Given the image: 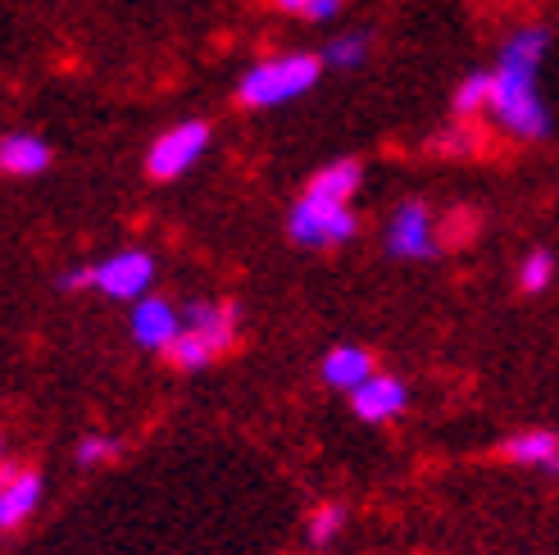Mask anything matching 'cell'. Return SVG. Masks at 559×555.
Instances as JSON below:
<instances>
[{
	"instance_id": "obj_25",
	"label": "cell",
	"mask_w": 559,
	"mask_h": 555,
	"mask_svg": "<svg viewBox=\"0 0 559 555\" xmlns=\"http://www.w3.org/2000/svg\"><path fill=\"white\" fill-rule=\"evenodd\" d=\"M10 474H14V469H0V487H5V483H10Z\"/></svg>"
},
{
	"instance_id": "obj_11",
	"label": "cell",
	"mask_w": 559,
	"mask_h": 555,
	"mask_svg": "<svg viewBox=\"0 0 559 555\" xmlns=\"http://www.w3.org/2000/svg\"><path fill=\"white\" fill-rule=\"evenodd\" d=\"M365 182V169H359V160H337V164H323V169L305 182V197L314 201H332V205H350V197Z\"/></svg>"
},
{
	"instance_id": "obj_26",
	"label": "cell",
	"mask_w": 559,
	"mask_h": 555,
	"mask_svg": "<svg viewBox=\"0 0 559 555\" xmlns=\"http://www.w3.org/2000/svg\"><path fill=\"white\" fill-rule=\"evenodd\" d=\"M0 456H5V437H0Z\"/></svg>"
},
{
	"instance_id": "obj_10",
	"label": "cell",
	"mask_w": 559,
	"mask_h": 555,
	"mask_svg": "<svg viewBox=\"0 0 559 555\" xmlns=\"http://www.w3.org/2000/svg\"><path fill=\"white\" fill-rule=\"evenodd\" d=\"M37 506H41V479L33 474V469H14L10 483L0 487V533L19 529Z\"/></svg>"
},
{
	"instance_id": "obj_13",
	"label": "cell",
	"mask_w": 559,
	"mask_h": 555,
	"mask_svg": "<svg viewBox=\"0 0 559 555\" xmlns=\"http://www.w3.org/2000/svg\"><path fill=\"white\" fill-rule=\"evenodd\" d=\"M373 355L365 346H337L323 355V382L337 387V392H355V387H365L373 378Z\"/></svg>"
},
{
	"instance_id": "obj_15",
	"label": "cell",
	"mask_w": 559,
	"mask_h": 555,
	"mask_svg": "<svg viewBox=\"0 0 559 555\" xmlns=\"http://www.w3.org/2000/svg\"><path fill=\"white\" fill-rule=\"evenodd\" d=\"M164 355H169V359H174V369H182V374H201V369H210L214 359H218V351L201 338V332H191V328H182V332H178V342L164 351Z\"/></svg>"
},
{
	"instance_id": "obj_24",
	"label": "cell",
	"mask_w": 559,
	"mask_h": 555,
	"mask_svg": "<svg viewBox=\"0 0 559 555\" xmlns=\"http://www.w3.org/2000/svg\"><path fill=\"white\" fill-rule=\"evenodd\" d=\"M273 10H283V14H305V5H310V0H269Z\"/></svg>"
},
{
	"instance_id": "obj_23",
	"label": "cell",
	"mask_w": 559,
	"mask_h": 555,
	"mask_svg": "<svg viewBox=\"0 0 559 555\" xmlns=\"http://www.w3.org/2000/svg\"><path fill=\"white\" fill-rule=\"evenodd\" d=\"M60 292H82V287H92V269H69L60 273V283H55Z\"/></svg>"
},
{
	"instance_id": "obj_18",
	"label": "cell",
	"mask_w": 559,
	"mask_h": 555,
	"mask_svg": "<svg viewBox=\"0 0 559 555\" xmlns=\"http://www.w3.org/2000/svg\"><path fill=\"white\" fill-rule=\"evenodd\" d=\"M550 283H555V256H550V251H527L523 264H519V287H523L527 296H537V292H546Z\"/></svg>"
},
{
	"instance_id": "obj_16",
	"label": "cell",
	"mask_w": 559,
	"mask_h": 555,
	"mask_svg": "<svg viewBox=\"0 0 559 555\" xmlns=\"http://www.w3.org/2000/svg\"><path fill=\"white\" fill-rule=\"evenodd\" d=\"M455 115L460 119H478L483 109L491 105V73H468L460 87H455Z\"/></svg>"
},
{
	"instance_id": "obj_6",
	"label": "cell",
	"mask_w": 559,
	"mask_h": 555,
	"mask_svg": "<svg viewBox=\"0 0 559 555\" xmlns=\"http://www.w3.org/2000/svg\"><path fill=\"white\" fill-rule=\"evenodd\" d=\"M441 241L432 228V210L424 201H405L386 224V256L391 260H437Z\"/></svg>"
},
{
	"instance_id": "obj_22",
	"label": "cell",
	"mask_w": 559,
	"mask_h": 555,
	"mask_svg": "<svg viewBox=\"0 0 559 555\" xmlns=\"http://www.w3.org/2000/svg\"><path fill=\"white\" fill-rule=\"evenodd\" d=\"M337 10H342V0H310V5H305V19L328 23V19H337Z\"/></svg>"
},
{
	"instance_id": "obj_9",
	"label": "cell",
	"mask_w": 559,
	"mask_h": 555,
	"mask_svg": "<svg viewBox=\"0 0 559 555\" xmlns=\"http://www.w3.org/2000/svg\"><path fill=\"white\" fill-rule=\"evenodd\" d=\"M182 323H187L191 332H201V338H205L218 355L237 342V305H233V300H195V305H187Z\"/></svg>"
},
{
	"instance_id": "obj_12",
	"label": "cell",
	"mask_w": 559,
	"mask_h": 555,
	"mask_svg": "<svg viewBox=\"0 0 559 555\" xmlns=\"http://www.w3.org/2000/svg\"><path fill=\"white\" fill-rule=\"evenodd\" d=\"M50 164V146L33 132H10L0 137V174L10 178H33Z\"/></svg>"
},
{
	"instance_id": "obj_2",
	"label": "cell",
	"mask_w": 559,
	"mask_h": 555,
	"mask_svg": "<svg viewBox=\"0 0 559 555\" xmlns=\"http://www.w3.org/2000/svg\"><path fill=\"white\" fill-rule=\"evenodd\" d=\"M323 60L319 55H277V60H260L255 69H246L237 82V101L246 109H273L305 96L319 82Z\"/></svg>"
},
{
	"instance_id": "obj_4",
	"label": "cell",
	"mask_w": 559,
	"mask_h": 555,
	"mask_svg": "<svg viewBox=\"0 0 559 555\" xmlns=\"http://www.w3.org/2000/svg\"><path fill=\"white\" fill-rule=\"evenodd\" d=\"M210 151V123L205 119H187V123H174L169 132H159L151 151H146V174L155 182H174L182 178L195 160Z\"/></svg>"
},
{
	"instance_id": "obj_1",
	"label": "cell",
	"mask_w": 559,
	"mask_h": 555,
	"mask_svg": "<svg viewBox=\"0 0 559 555\" xmlns=\"http://www.w3.org/2000/svg\"><path fill=\"white\" fill-rule=\"evenodd\" d=\"M550 33L546 27H523L500 50V64L491 69V115L519 142H542L550 132V109L537 92V69L546 60Z\"/></svg>"
},
{
	"instance_id": "obj_14",
	"label": "cell",
	"mask_w": 559,
	"mask_h": 555,
	"mask_svg": "<svg viewBox=\"0 0 559 555\" xmlns=\"http://www.w3.org/2000/svg\"><path fill=\"white\" fill-rule=\"evenodd\" d=\"M500 456L514 460V464H546L550 469L559 456V437L546 428H527V433H514L506 447H500Z\"/></svg>"
},
{
	"instance_id": "obj_8",
	"label": "cell",
	"mask_w": 559,
	"mask_h": 555,
	"mask_svg": "<svg viewBox=\"0 0 559 555\" xmlns=\"http://www.w3.org/2000/svg\"><path fill=\"white\" fill-rule=\"evenodd\" d=\"M350 405H355V414L365 424H386V420H396V414L409 405V392H405L401 378L373 374L365 387H355V392H350Z\"/></svg>"
},
{
	"instance_id": "obj_3",
	"label": "cell",
	"mask_w": 559,
	"mask_h": 555,
	"mask_svg": "<svg viewBox=\"0 0 559 555\" xmlns=\"http://www.w3.org/2000/svg\"><path fill=\"white\" fill-rule=\"evenodd\" d=\"M287 233L292 241L310 246V251H323V246H342L359 233V219L350 205H332V201H314V197H300L292 205L287 219Z\"/></svg>"
},
{
	"instance_id": "obj_21",
	"label": "cell",
	"mask_w": 559,
	"mask_h": 555,
	"mask_svg": "<svg viewBox=\"0 0 559 555\" xmlns=\"http://www.w3.org/2000/svg\"><path fill=\"white\" fill-rule=\"evenodd\" d=\"M437 151H445V155H473V151H478V132H473L468 123H460V128L437 137Z\"/></svg>"
},
{
	"instance_id": "obj_17",
	"label": "cell",
	"mask_w": 559,
	"mask_h": 555,
	"mask_svg": "<svg viewBox=\"0 0 559 555\" xmlns=\"http://www.w3.org/2000/svg\"><path fill=\"white\" fill-rule=\"evenodd\" d=\"M346 529V506H319L310 515V523H305V542L310 546H328V542H337V533Z\"/></svg>"
},
{
	"instance_id": "obj_19",
	"label": "cell",
	"mask_w": 559,
	"mask_h": 555,
	"mask_svg": "<svg viewBox=\"0 0 559 555\" xmlns=\"http://www.w3.org/2000/svg\"><path fill=\"white\" fill-rule=\"evenodd\" d=\"M365 55H369V37L350 33V37H337V42H332L323 60H328V64H337V69H359V64H365Z\"/></svg>"
},
{
	"instance_id": "obj_7",
	"label": "cell",
	"mask_w": 559,
	"mask_h": 555,
	"mask_svg": "<svg viewBox=\"0 0 559 555\" xmlns=\"http://www.w3.org/2000/svg\"><path fill=\"white\" fill-rule=\"evenodd\" d=\"M132 338L136 346H146V351H169L178 342V332L187 328L182 315H178V305L174 300H164V296H142L132 305Z\"/></svg>"
},
{
	"instance_id": "obj_20",
	"label": "cell",
	"mask_w": 559,
	"mask_h": 555,
	"mask_svg": "<svg viewBox=\"0 0 559 555\" xmlns=\"http://www.w3.org/2000/svg\"><path fill=\"white\" fill-rule=\"evenodd\" d=\"M115 456H119V441L115 437L92 433V437L78 441V464H105V460H115Z\"/></svg>"
},
{
	"instance_id": "obj_5",
	"label": "cell",
	"mask_w": 559,
	"mask_h": 555,
	"mask_svg": "<svg viewBox=\"0 0 559 555\" xmlns=\"http://www.w3.org/2000/svg\"><path fill=\"white\" fill-rule=\"evenodd\" d=\"M151 283H155V260L146 251H119L100 264H92V287L109 300H142L151 296Z\"/></svg>"
}]
</instances>
